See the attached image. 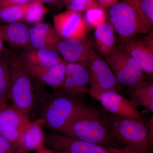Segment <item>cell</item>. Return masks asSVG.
<instances>
[{"mask_svg": "<svg viewBox=\"0 0 153 153\" xmlns=\"http://www.w3.org/2000/svg\"><path fill=\"white\" fill-rule=\"evenodd\" d=\"M57 133L106 147L122 148L113 138L101 111L82 102L66 125Z\"/></svg>", "mask_w": 153, "mask_h": 153, "instance_id": "1", "label": "cell"}, {"mask_svg": "<svg viewBox=\"0 0 153 153\" xmlns=\"http://www.w3.org/2000/svg\"><path fill=\"white\" fill-rule=\"evenodd\" d=\"M101 111L113 138L122 148L133 153H152L153 143L146 123Z\"/></svg>", "mask_w": 153, "mask_h": 153, "instance_id": "2", "label": "cell"}, {"mask_svg": "<svg viewBox=\"0 0 153 153\" xmlns=\"http://www.w3.org/2000/svg\"><path fill=\"white\" fill-rule=\"evenodd\" d=\"M10 100L12 105L29 114L35 102L33 77L16 52L10 57Z\"/></svg>", "mask_w": 153, "mask_h": 153, "instance_id": "3", "label": "cell"}, {"mask_svg": "<svg viewBox=\"0 0 153 153\" xmlns=\"http://www.w3.org/2000/svg\"><path fill=\"white\" fill-rule=\"evenodd\" d=\"M109 22L120 41L149 33L136 9L127 0L118 2L109 12Z\"/></svg>", "mask_w": 153, "mask_h": 153, "instance_id": "4", "label": "cell"}, {"mask_svg": "<svg viewBox=\"0 0 153 153\" xmlns=\"http://www.w3.org/2000/svg\"><path fill=\"white\" fill-rule=\"evenodd\" d=\"M88 68L89 74L88 93L93 98L108 91L126 95L123 88L118 82L106 60L94 48L91 52Z\"/></svg>", "mask_w": 153, "mask_h": 153, "instance_id": "5", "label": "cell"}, {"mask_svg": "<svg viewBox=\"0 0 153 153\" xmlns=\"http://www.w3.org/2000/svg\"><path fill=\"white\" fill-rule=\"evenodd\" d=\"M105 59L123 87L144 80V72L139 63L120 43Z\"/></svg>", "mask_w": 153, "mask_h": 153, "instance_id": "6", "label": "cell"}, {"mask_svg": "<svg viewBox=\"0 0 153 153\" xmlns=\"http://www.w3.org/2000/svg\"><path fill=\"white\" fill-rule=\"evenodd\" d=\"M81 102L63 94L52 99L45 108L41 119L43 125L59 132L74 114Z\"/></svg>", "mask_w": 153, "mask_h": 153, "instance_id": "7", "label": "cell"}, {"mask_svg": "<svg viewBox=\"0 0 153 153\" xmlns=\"http://www.w3.org/2000/svg\"><path fill=\"white\" fill-rule=\"evenodd\" d=\"M45 147L60 153H133L123 148L106 147L57 133L46 135Z\"/></svg>", "mask_w": 153, "mask_h": 153, "instance_id": "8", "label": "cell"}, {"mask_svg": "<svg viewBox=\"0 0 153 153\" xmlns=\"http://www.w3.org/2000/svg\"><path fill=\"white\" fill-rule=\"evenodd\" d=\"M120 41L125 50L133 57L144 73L153 76V31Z\"/></svg>", "mask_w": 153, "mask_h": 153, "instance_id": "9", "label": "cell"}, {"mask_svg": "<svg viewBox=\"0 0 153 153\" xmlns=\"http://www.w3.org/2000/svg\"><path fill=\"white\" fill-rule=\"evenodd\" d=\"M53 26L62 39L87 38L88 27L80 13L67 10L52 15Z\"/></svg>", "mask_w": 153, "mask_h": 153, "instance_id": "10", "label": "cell"}, {"mask_svg": "<svg viewBox=\"0 0 153 153\" xmlns=\"http://www.w3.org/2000/svg\"><path fill=\"white\" fill-rule=\"evenodd\" d=\"M100 102L103 110L115 115L146 123L138 107L121 94L108 91L99 94L94 98Z\"/></svg>", "mask_w": 153, "mask_h": 153, "instance_id": "11", "label": "cell"}, {"mask_svg": "<svg viewBox=\"0 0 153 153\" xmlns=\"http://www.w3.org/2000/svg\"><path fill=\"white\" fill-rule=\"evenodd\" d=\"M89 74L87 66L66 62L65 76L60 89L66 94L76 98L88 93Z\"/></svg>", "mask_w": 153, "mask_h": 153, "instance_id": "12", "label": "cell"}, {"mask_svg": "<svg viewBox=\"0 0 153 153\" xmlns=\"http://www.w3.org/2000/svg\"><path fill=\"white\" fill-rule=\"evenodd\" d=\"M94 42L84 39H61L57 45V51L67 63H78L88 67Z\"/></svg>", "mask_w": 153, "mask_h": 153, "instance_id": "13", "label": "cell"}, {"mask_svg": "<svg viewBox=\"0 0 153 153\" xmlns=\"http://www.w3.org/2000/svg\"><path fill=\"white\" fill-rule=\"evenodd\" d=\"M24 63L33 78L40 82L54 89L60 88L63 84L66 70V62L64 60L50 67L33 66Z\"/></svg>", "mask_w": 153, "mask_h": 153, "instance_id": "14", "label": "cell"}, {"mask_svg": "<svg viewBox=\"0 0 153 153\" xmlns=\"http://www.w3.org/2000/svg\"><path fill=\"white\" fill-rule=\"evenodd\" d=\"M29 28L23 22L0 25V39L15 49L29 46Z\"/></svg>", "mask_w": 153, "mask_h": 153, "instance_id": "15", "label": "cell"}, {"mask_svg": "<svg viewBox=\"0 0 153 153\" xmlns=\"http://www.w3.org/2000/svg\"><path fill=\"white\" fill-rule=\"evenodd\" d=\"M25 63L41 67H50L64 60L57 51L48 49H35L27 47L16 53Z\"/></svg>", "mask_w": 153, "mask_h": 153, "instance_id": "16", "label": "cell"}, {"mask_svg": "<svg viewBox=\"0 0 153 153\" xmlns=\"http://www.w3.org/2000/svg\"><path fill=\"white\" fill-rule=\"evenodd\" d=\"M114 28L109 22H105L95 29L94 45L96 51L103 57L109 55L117 46Z\"/></svg>", "mask_w": 153, "mask_h": 153, "instance_id": "17", "label": "cell"}, {"mask_svg": "<svg viewBox=\"0 0 153 153\" xmlns=\"http://www.w3.org/2000/svg\"><path fill=\"white\" fill-rule=\"evenodd\" d=\"M124 91L134 105L144 107L153 112V81L137 82L128 86Z\"/></svg>", "mask_w": 153, "mask_h": 153, "instance_id": "18", "label": "cell"}, {"mask_svg": "<svg viewBox=\"0 0 153 153\" xmlns=\"http://www.w3.org/2000/svg\"><path fill=\"white\" fill-rule=\"evenodd\" d=\"M41 119L30 122L22 131V137L25 148L30 152L39 150L45 147L46 135L42 128Z\"/></svg>", "mask_w": 153, "mask_h": 153, "instance_id": "19", "label": "cell"}, {"mask_svg": "<svg viewBox=\"0 0 153 153\" xmlns=\"http://www.w3.org/2000/svg\"><path fill=\"white\" fill-rule=\"evenodd\" d=\"M30 122L29 114L8 104L0 110V130L23 129Z\"/></svg>", "mask_w": 153, "mask_h": 153, "instance_id": "20", "label": "cell"}, {"mask_svg": "<svg viewBox=\"0 0 153 153\" xmlns=\"http://www.w3.org/2000/svg\"><path fill=\"white\" fill-rule=\"evenodd\" d=\"M10 52L5 47L0 57V110L9 104L10 100Z\"/></svg>", "mask_w": 153, "mask_h": 153, "instance_id": "21", "label": "cell"}, {"mask_svg": "<svg viewBox=\"0 0 153 153\" xmlns=\"http://www.w3.org/2000/svg\"><path fill=\"white\" fill-rule=\"evenodd\" d=\"M134 6L149 31L153 28V0H127Z\"/></svg>", "mask_w": 153, "mask_h": 153, "instance_id": "22", "label": "cell"}, {"mask_svg": "<svg viewBox=\"0 0 153 153\" xmlns=\"http://www.w3.org/2000/svg\"><path fill=\"white\" fill-rule=\"evenodd\" d=\"M28 3L0 9V22L9 24L24 22Z\"/></svg>", "mask_w": 153, "mask_h": 153, "instance_id": "23", "label": "cell"}, {"mask_svg": "<svg viewBox=\"0 0 153 153\" xmlns=\"http://www.w3.org/2000/svg\"><path fill=\"white\" fill-rule=\"evenodd\" d=\"M48 12V9L41 0H31L28 6L24 22L30 24L41 22Z\"/></svg>", "mask_w": 153, "mask_h": 153, "instance_id": "24", "label": "cell"}, {"mask_svg": "<svg viewBox=\"0 0 153 153\" xmlns=\"http://www.w3.org/2000/svg\"><path fill=\"white\" fill-rule=\"evenodd\" d=\"M29 37L30 38L42 37L61 39L57 34L53 25L42 22L34 24L29 28Z\"/></svg>", "mask_w": 153, "mask_h": 153, "instance_id": "25", "label": "cell"}, {"mask_svg": "<svg viewBox=\"0 0 153 153\" xmlns=\"http://www.w3.org/2000/svg\"><path fill=\"white\" fill-rule=\"evenodd\" d=\"M84 18L88 27L95 29L106 22L107 15L104 8L98 6L85 12Z\"/></svg>", "mask_w": 153, "mask_h": 153, "instance_id": "26", "label": "cell"}, {"mask_svg": "<svg viewBox=\"0 0 153 153\" xmlns=\"http://www.w3.org/2000/svg\"><path fill=\"white\" fill-rule=\"evenodd\" d=\"M66 6L67 10L80 13L100 6L97 0H71Z\"/></svg>", "mask_w": 153, "mask_h": 153, "instance_id": "27", "label": "cell"}, {"mask_svg": "<svg viewBox=\"0 0 153 153\" xmlns=\"http://www.w3.org/2000/svg\"><path fill=\"white\" fill-rule=\"evenodd\" d=\"M31 0H0V9L11 6L20 5L30 2Z\"/></svg>", "mask_w": 153, "mask_h": 153, "instance_id": "28", "label": "cell"}, {"mask_svg": "<svg viewBox=\"0 0 153 153\" xmlns=\"http://www.w3.org/2000/svg\"><path fill=\"white\" fill-rule=\"evenodd\" d=\"M0 150L6 153H15L8 141L0 135Z\"/></svg>", "mask_w": 153, "mask_h": 153, "instance_id": "29", "label": "cell"}, {"mask_svg": "<svg viewBox=\"0 0 153 153\" xmlns=\"http://www.w3.org/2000/svg\"><path fill=\"white\" fill-rule=\"evenodd\" d=\"M44 4H46L56 10H60L64 5L62 0H41Z\"/></svg>", "mask_w": 153, "mask_h": 153, "instance_id": "30", "label": "cell"}, {"mask_svg": "<svg viewBox=\"0 0 153 153\" xmlns=\"http://www.w3.org/2000/svg\"><path fill=\"white\" fill-rule=\"evenodd\" d=\"M100 7L103 8H111L118 2V0H97Z\"/></svg>", "mask_w": 153, "mask_h": 153, "instance_id": "31", "label": "cell"}, {"mask_svg": "<svg viewBox=\"0 0 153 153\" xmlns=\"http://www.w3.org/2000/svg\"><path fill=\"white\" fill-rule=\"evenodd\" d=\"M148 127H149V135L150 138L152 142L153 143V118L152 117L150 121L148 124Z\"/></svg>", "mask_w": 153, "mask_h": 153, "instance_id": "32", "label": "cell"}, {"mask_svg": "<svg viewBox=\"0 0 153 153\" xmlns=\"http://www.w3.org/2000/svg\"><path fill=\"white\" fill-rule=\"evenodd\" d=\"M36 153H60L56 151L52 150L44 147L41 149L36 152Z\"/></svg>", "mask_w": 153, "mask_h": 153, "instance_id": "33", "label": "cell"}, {"mask_svg": "<svg viewBox=\"0 0 153 153\" xmlns=\"http://www.w3.org/2000/svg\"><path fill=\"white\" fill-rule=\"evenodd\" d=\"M5 47H4V42L0 39V57L2 55Z\"/></svg>", "mask_w": 153, "mask_h": 153, "instance_id": "34", "label": "cell"}, {"mask_svg": "<svg viewBox=\"0 0 153 153\" xmlns=\"http://www.w3.org/2000/svg\"><path fill=\"white\" fill-rule=\"evenodd\" d=\"M62 1H63V4H64V5H66L67 4H68L70 1H71V0H62Z\"/></svg>", "mask_w": 153, "mask_h": 153, "instance_id": "35", "label": "cell"}, {"mask_svg": "<svg viewBox=\"0 0 153 153\" xmlns=\"http://www.w3.org/2000/svg\"><path fill=\"white\" fill-rule=\"evenodd\" d=\"M0 153H6L5 152H4V151L1 150H0Z\"/></svg>", "mask_w": 153, "mask_h": 153, "instance_id": "36", "label": "cell"}]
</instances>
